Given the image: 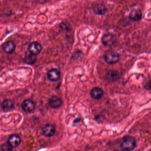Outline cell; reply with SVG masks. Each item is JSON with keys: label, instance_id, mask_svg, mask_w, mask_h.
I'll list each match as a JSON object with an SVG mask.
<instances>
[{"label": "cell", "instance_id": "cell-4", "mask_svg": "<svg viewBox=\"0 0 151 151\" xmlns=\"http://www.w3.org/2000/svg\"><path fill=\"white\" fill-rule=\"evenodd\" d=\"M42 132L44 135L47 137H52L55 132V127L53 124H47L42 128Z\"/></svg>", "mask_w": 151, "mask_h": 151}, {"label": "cell", "instance_id": "cell-2", "mask_svg": "<svg viewBox=\"0 0 151 151\" xmlns=\"http://www.w3.org/2000/svg\"><path fill=\"white\" fill-rule=\"evenodd\" d=\"M105 61L110 65L116 64L120 60V55L117 52L113 50H108L104 55Z\"/></svg>", "mask_w": 151, "mask_h": 151}, {"label": "cell", "instance_id": "cell-11", "mask_svg": "<svg viewBox=\"0 0 151 151\" xmlns=\"http://www.w3.org/2000/svg\"><path fill=\"white\" fill-rule=\"evenodd\" d=\"M16 45L13 41H9L6 42L2 45V49L7 54H10L14 52Z\"/></svg>", "mask_w": 151, "mask_h": 151}, {"label": "cell", "instance_id": "cell-14", "mask_svg": "<svg viewBox=\"0 0 151 151\" xmlns=\"http://www.w3.org/2000/svg\"><path fill=\"white\" fill-rule=\"evenodd\" d=\"M106 78L107 80L110 82L116 81L119 78V73L116 70H109L106 74Z\"/></svg>", "mask_w": 151, "mask_h": 151}, {"label": "cell", "instance_id": "cell-6", "mask_svg": "<svg viewBox=\"0 0 151 151\" xmlns=\"http://www.w3.org/2000/svg\"><path fill=\"white\" fill-rule=\"evenodd\" d=\"M42 46L40 44L37 42H33L30 44L29 51L30 53L34 55H37L41 52Z\"/></svg>", "mask_w": 151, "mask_h": 151}, {"label": "cell", "instance_id": "cell-16", "mask_svg": "<svg viewBox=\"0 0 151 151\" xmlns=\"http://www.w3.org/2000/svg\"><path fill=\"white\" fill-rule=\"evenodd\" d=\"M25 62L29 64H33L37 61L36 55L30 53L29 54L26 55L24 59Z\"/></svg>", "mask_w": 151, "mask_h": 151}, {"label": "cell", "instance_id": "cell-10", "mask_svg": "<svg viewBox=\"0 0 151 151\" xmlns=\"http://www.w3.org/2000/svg\"><path fill=\"white\" fill-rule=\"evenodd\" d=\"M48 104L52 108H58L62 104V100L61 98L56 96H53L48 101Z\"/></svg>", "mask_w": 151, "mask_h": 151}, {"label": "cell", "instance_id": "cell-13", "mask_svg": "<svg viewBox=\"0 0 151 151\" xmlns=\"http://www.w3.org/2000/svg\"><path fill=\"white\" fill-rule=\"evenodd\" d=\"M93 11L95 14L98 15H103L106 12L107 9L103 4H97L93 6Z\"/></svg>", "mask_w": 151, "mask_h": 151}, {"label": "cell", "instance_id": "cell-3", "mask_svg": "<svg viewBox=\"0 0 151 151\" xmlns=\"http://www.w3.org/2000/svg\"><path fill=\"white\" fill-rule=\"evenodd\" d=\"M101 41L102 44L105 46H112L116 42V37L111 33H107L102 36Z\"/></svg>", "mask_w": 151, "mask_h": 151}, {"label": "cell", "instance_id": "cell-9", "mask_svg": "<svg viewBox=\"0 0 151 151\" xmlns=\"http://www.w3.org/2000/svg\"><path fill=\"white\" fill-rule=\"evenodd\" d=\"M90 94L91 97L94 99H100L104 95V91L99 87H94L91 91Z\"/></svg>", "mask_w": 151, "mask_h": 151}, {"label": "cell", "instance_id": "cell-19", "mask_svg": "<svg viewBox=\"0 0 151 151\" xmlns=\"http://www.w3.org/2000/svg\"><path fill=\"white\" fill-rule=\"evenodd\" d=\"M47 1V0H39V1L40 3H42V4H44V3L46 2Z\"/></svg>", "mask_w": 151, "mask_h": 151}, {"label": "cell", "instance_id": "cell-8", "mask_svg": "<svg viewBox=\"0 0 151 151\" xmlns=\"http://www.w3.org/2000/svg\"><path fill=\"white\" fill-rule=\"evenodd\" d=\"M35 107V103L30 99L25 100L22 103V108L25 112H32L34 110Z\"/></svg>", "mask_w": 151, "mask_h": 151}, {"label": "cell", "instance_id": "cell-18", "mask_svg": "<svg viewBox=\"0 0 151 151\" xmlns=\"http://www.w3.org/2000/svg\"><path fill=\"white\" fill-rule=\"evenodd\" d=\"M61 27L64 30L69 31L70 29V24H69V23L68 22L62 23Z\"/></svg>", "mask_w": 151, "mask_h": 151}, {"label": "cell", "instance_id": "cell-1", "mask_svg": "<svg viewBox=\"0 0 151 151\" xmlns=\"http://www.w3.org/2000/svg\"><path fill=\"white\" fill-rule=\"evenodd\" d=\"M120 146V148L123 151H132L137 147V141L133 137L125 136L122 139Z\"/></svg>", "mask_w": 151, "mask_h": 151}, {"label": "cell", "instance_id": "cell-7", "mask_svg": "<svg viewBox=\"0 0 151 151\" xmlns=\"http://www.w3.org/2000/svg\"><path fill=\"white\" fill-rule=\"evenodd\" d=\"M142 18V13L139 9H132L129 14V18L132 22H136L140 21Z\"/></svg>", "mask_w": 151, "mask_h": 151}, {"label": "cell", "instance_id": "cell-12", "mask_svg": "<svg viewBox=\"0 0 151 151\" xmlns=\"http://www.w3.org/2000/svg\"><path fill=\"white\" fill-rule=\"evenodd\" d=\"M8 142L13 148H15L17 147L21 144V139L18 135L13 134L9 138Z\"/></svg>", "mask_w": 151, "mask_h": 151}, {"label": "cell", "instance_id": "cell-5", "mask_svg": "<svg viewBox=\"0 0 151 151\" xmlns=\"http://www.w3.org/2000/svg\"><path fill=\"white\" fill-rule=\"evenodd\" d=\"M47 77L50 81L52 82H56L60 78V72L57 69H52L47 72Z\"/></svg>", "mask_w": 151, "mask_h": 151}, {"label": "cell", "instance_id": "cell-17", "mask_svg": "<svg viewBox=\"0 0 151 151\" xmlns=\"http://www.w3.org/2000/svg\"><path fill=\"white\" fill-rule=\"evenodd\" d=\"M13 150V147L8 142L2 144L0 147V150L2 151H10Z\"/></svg>", "mask_w": 151, "mask_h": 151}, {"label": "cell", "instance_id": "cell-15", "mask_svg": "<svg viewBox=\"0 0 151 151\" xmlns=\"http://www.w3.org/2000/svg\"><path fill=\"white\" fill-rule=\"evenodd\" d=\"M1 108L3 111L7 112L11 111L14 107V103L12 101L6 99L1 103Z\"/></svg>", "mask_w": 151, "mask_h": 151}]
</instances>
